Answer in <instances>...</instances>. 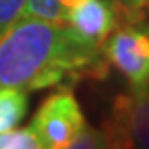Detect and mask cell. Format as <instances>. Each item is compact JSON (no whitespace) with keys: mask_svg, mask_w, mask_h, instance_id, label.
<instances>
[{"mask_svg":"<svg viewBox=\"0 0 149 149\" xmlns=\"http://www.w3.org/2000/svg\"><path fill=\"white\" fill-rule=\"evenodd\" d=\"M27 0H0V34L24 15Z\"/></svg>","mask_w":149,"mask_h":149,"instance_id":"cell-10","label":"cell"},{"mask_svg":"<svg viewBox=\"0 0 149 149\" xmlns=\"http://www.w3.org/2000/svg\"><path fill=\"white\" fill-rule=\"evenodd\" d=\"M97 50L65 24L22 15L0 34V86L40 90L90 68Z\"/></svg>","mask_w":149,"mask_h":149,"instance_id":"cell-1","label":"cell"},{"mask_svg":"<svg viewBox=\"0 0 149 149\" xmlns=\"http://www.w3.org/2000/svg\"><path fill=\"white\" fill-rule=\"evenodd\" d=\"M108 61L127 79L133 93L149 92V31L126 27L104 41Z\"/></svg>","mask_w":149,"mask_h":149,"instance_id":"cell-3","label":"cell"},{"mask_svg":"<svg viewBox=\"0 0 149 149\" xmlns=\"http://www.w3.org/2000/svg\"><path fill=\"white\" fill-rule=\"evenodd\" d=\"M27 113V93L18 86H0V133L16 127Z\"/></svg>","mask_w":149,"mask_h":149,"instance_id":"cell-6","label":"cell"},{"mask_svg":"<svg viewBox=\"0 0 149 149\" xmlns=\"http://www.w3.org/2000/svg\"><path fill=\"white\" fill-rule=\"evenodd\" d=\"M108 147L149 149V92L117 97L104 127Z\"/></svg>","mask_w":149,"mask_h":149,"instance_id":"cell-4","label":"cell"},{"mask_svg":"<svg viewBox=\"0 0 149 149\" xmlns=\"http://www.w3.org/2000/svg\"><path fill=\"white\" fill-rule=\"evenodd\" d=\"M84 124L76 97L68 90H61L40 106L31 127L45 149H67Z\"/></svg>","mask_w":149,"mask_h":149,"instance_id":"cell-2","label":"cell"},{"mask_svg":"<svg viewBox=\"0 0 149 149\" xmlns=\"http://www.w3.org/2000/svg\"><path fill=\"white\" fill-rule=\"evenodd\" d=\"M65 25L84 47L99 52L115 27V13L108 0H79L67 11Z\"/></svg>","mask_w":149,"mask_h":149,"instance_id":"cell-5","label":"cell"},{"mask_svg":"<svg viewBox=\"0 0 149 149\" xmlns=\"http://www.w3.org/2000/svg\"><path fill=\"white\" fill-rule=\"evenodd\" d=\"M70 147L74 149H93V147H108V140L106 135L101 130H95L84 124L83 130L76 135V138L72 140Z\"/></svg>","mask_w":149,"mask_h":149,"instance_id":"cell-9","label":"cell"},{"mask_svg":"<svg viewBox=\"0 0 149 149\" xmlns=\"http://www.w3.org/2000/svg\"><path fill=\"white\" fill-rule=\"evenodd\" d=\"M130 2V6H133V7H140V6H144L147 0H127Z\"/></svg>","mask_w":149,"mask_h":149,"instance_id":"cell-11","label":"cell"},{"mask_svg":"<svg viewBox=\"0 0 149 149\" xmlns=\"http://www.w3.org/2000/svg\"><path fill=\"white\" fill-rule=\"evenodd\" d=\"M77 2L79 0H27L24 15L43 18V20H49V22L65 24L67 11Z\"/></svg>","mask_w":149,"mask_h":149,"instance_id":"cell-7","label":"cell"},{"mask_svg":"<svg viewBox=\"0 0 149 149\" xmlns=\"http://www.w3.org/2000/svg\"><path fill=\"white\" fill-rule=\"evenodd\" d=\"M38 135L31 126L11 127L0 133V149H41Z\"/></svg>","mask_w":149,"mask_h":149,"instance_id":"cell-8","label":"cell"}]
</instances>
